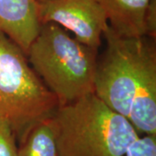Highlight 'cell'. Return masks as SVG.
I'll return each instance as SVG.
<instances>
[{
    "label": "cell",
    "instance_id": "7a4b0ae2",
    "mask_svg": "<svg viewBox=\"0 0 156 156\" xmlns=\"http://www.w3.org/2000/svg\"><path fill=\"white\" fill-rule=\"evenodd\" d=\"M26 56L59 106L94 93L98 51L70 37L59 25L41 24Z\"/></svg>",
    "mask_w": 156,
    "mask_h": 156
},
{
    "label": "cell",
    "instance_id": "8992f818",
    "mask_svg": "<svg viewBox=\"0 0 156 156\" xmlns=\"http://www.w3.org/2000/svg\"><path fill=\"white\" fill-rule=\"evenodd\" d=\"M36 0H0V31L26 54L40 29Z\"/></svg>",
    "mask_w": 156,
    "mask_h": 156
},
{
    "label": "cell",
    "instance_id": "30bf717a",
    "mask_svg": "<svg viewBox=\"0 0 156 156\" xmlns=\"http://www.w3.org/2000/svg\"><path fill=\"white\" fill-rule=\"evenodd\" d=\"M123 156H156V135H140Z\"/></svg>",
    "mask_w": 156,
    "mask_h": 156
},
{
    "label": "cell",
    "instance_id": "3957f363",
    "mask_svg": "<svg viewBox=\"0 0 156 156\" xmlns=\"http://www.w3.org/2000/svg\"><path fill=\"white\" fill-rule=\"evenodd\" d=\"M59 103L31 68L24 51L0 31V118L10 124L17 145Z\"/></svg>",
    "mask_w": 156,
    "mask_h": 156
},
{
    "label": "cell",
    "instance_id": "9c48e42d",
    "mask_svg": "<svg viewBox=\"0 0 156 156\" xmlns=\"http://www.w3.org/2000/svg\"><path fill=\"white\" fill-rule=\"evenodd\" d=\"M17 156H58L51 118L34 127L17 145Z\"/></svg>",
    "mask_w": 156,
    "mask_h": 156
},
{
    "label": "cell",
    "instance_id": "4fadbf2b",
    "mask_svg": "<svg viewBox=\"0 0 156 156\" xmlns=\"http://www.w3.org/2000/svg\"><path fill=\"white\" fill-rule=\"evenodd\" d=\"M36 1H37V2L38 3V2H41V1H43V0H36Z\"/></svg>",
    "mask_w": 156,
    "mask_h": 156
},
{
    "label": "cell",
    "instance_id": "ba28073f",
    "mask_svg": "<svg viewBox=\"0 0 156 156\" xmlns=\"http://www.w3.org/2000/svg\"><path fill=\"white\" fill-rule=\"evenodd\" d=\"M105 12L108 26L127 37H146L144 17L150 0H96Z\"/></svg>",
    "mask_w": 156,
    "mask_h": 156
},
{
    "label": "cell",
    "instance_id": "5b68a950",
    "mask_svg": "<svg viewBox=\"0 0 156 156\" xmlns=\"http://www.w3.org/2000/svg\"><path fill=\"white\" fill-rule=\"evenodd\" d=\"M37 4L40 24L56 23L72 32L80 43L98 51L108 23L96 0H43Z\"/></svg>",
    "mask_w": 156,
    "mask_h": 156
},
{
    "label": "cell",
    "instance_id": "277c9868",
    "mask_svg": "<svg viewBox=\"0 0 156 156\" xmlns=\"http://www.w3.org/2000/svg\"><path fill=\"white\" fill-rule=\"evenodd\" d=\"M102 37L106 49L97 57L94 94L113 111L128 119L141 72L156 58L155 39L122 37L108 25Z\"/></svg>",
    "mask_w": 156,
    "mask_h": 156
},
{
    "label": "cell",
    "instance_id": "8fae6325",
    "mask_svg": "<svg viewBox=\"0 0 156 156\" xmlns=\"http://www.w3.org/2000/svg\"><path fill=\"white\" fill-rule=\"evenodd\" d=\"M17 141L10 124L0 118V156H17Z\"/></svg>",
    "mask_w": 156,
    "mask_h": 156
},
{
    "label": "cell",
    "instance_id": "6da1fadb",
    "mask_svg": "<svg viewBox=\"0 0 156 156\" xmlns=\"http://www.w3.org/2000/svg\"><path fill=\"white\" fill-rule=\"evenodd\" d=\"M51 121L58 156H123L140 136L94 93L59 106Z\"/></svg>",
    "mask_w": 156,
    "mask_h": 156
},
{
    "label": "cell",
    "instance_id": "52a82bcc",
    "mask_svg": "<svg viewBox=\"0 0 156 156\" xmlns=\"http://www.w3.org/2000/svg\"><path fill=\"white\" fill-rule=\"evenodd\" d=\"M128 120L139 135H156V58L141 72Z\"/></svg>",
    "mask_w": 156,
    "mask_h": 156
},
{
    "label": "cell",
    "instance_id": "7c38bea8",
    "mask_svg": "<svg viewBox=\"0 0 156 156\" xmlns=\"http://www.w3.org/2000/svg\"><path fill=\"white\" fill-rule=\"evenodd\" d=\"M145 36L153 39L156 37V0H150L144 17Z\"/></svg>",
    "mask_w": 156,
    "mask_h": 156
}]
</instances>
